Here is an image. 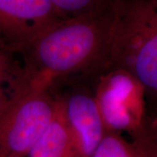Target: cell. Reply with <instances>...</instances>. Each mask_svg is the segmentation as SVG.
<instances>
[{"label":"cell","instance_id":"obj_1","mask_svg":"<svg viewBox=\"0 0 157 157\" xmlns=\"http://www.w3.org/2000/svg\"><path fill=\"white\" fill-rule=\"evenodd\" d=\"M111 8L87 17L59 21L20 53L33 88L50 89L70 79L94 84L109 69L114 20Z\"/></svg>","mask_w":157,"mask_h":157},{"label":"cell","instance_id":"obj_2","mask_svg":"<svg viewBox=\"0 0 157 157\" xmlns=\"http://www.w3.org/2000/svg\"><path fill=\"white\" fill-rule=\"evenodd\" d=\"M109 69L136 78L147 104L157 105V0H114Z\"/></svg>","mask_w":157,"mask_h":157},{"label":"cell","instance_id":"obj_3","mask_svg":"<svg viewBox=\"0 0 157 157\" xmlns=\"http://www.w3.org/2000/svg\"><path fill=\"white\" fill-rule=\"evenodd\" d=\"M96 104L106 133H127L132 140L151 127L143 86L121 69H108L94 86Z\"/></svg>","mask_w":157,"mask_h":157},{"label":"cell","instance_id":"obj_4","mask_svg":"<svg viewBox=\"0 0 157 157\" xmlns=\"http://www.w3.org/2000/svg\"><path fill=\"white\" fill-rule=\"evenodd\" d=\"M56 109L50 89L34 87L23 95L0 118V157H27Z\"/></svg>","mask_w":157,"mask_h":157},{"label":"cell","instance_id":"obj_5","mask_svg":"<svg viewBox=\"0 0 157 157\" xmlns=\"http://www.w3.org/2000/svg\"><path fill=\"white\" fill-rule=\"evenodd\" d=\"M59 84L67 85V89L61 93L51 91L59 102L66 118L73 157H92L106 135L94 85L81 79H70Z\"/></svg>","mask_w":157,"mask_h":157},{"label":"cell","instance_id":"obj_6","mask_svg":"<svg viewBox=\"0 0 157 157\" xmlns=\"http://www.w3.org/2000/svg\"><path fill=\"white\" fill-rule=\"evenodd\" d=\"M59 21L52 0H0V45L20 54Z\"/></svg>","mask_w":157,"mask_h":157},{"label":"cell","instance_id":"obj_7","mask_svg":"<svg viewBox=\"0 0 157 157\" xmlns=\"http://www.w3.org/2000/svg\"><path fill=\"white\" fill-rule=\"evenodd\" d=\"M17 55L18 53L0 45V118L16 101L33 89L23 59L18 60Z\"/></svg>","mask_w":157,"mask_h":157},{"label":"cell","instance_id":"obj_8","mask_svg":"<svg viewBox=\"0 0 157 157\" xmlns=\"http://www.w3.org/2000/svg\"><path fill=\"white\" fill-rule=\"evenodd\" d=\"M56 98V97H55ZM55 115L27 157H73L72 139L61 106L57 100Z\"/></svg>","mask_w":157,"mask_h":157},{"label":"cell","instance_id":"obj_9","mask_svg":"<svg viewBox=\"0 0 157 157\" xmlns=\"http://www.w3.org/2000/svg\"><path fill=\"white\" fill-rule=\"evenodd\" d=\"M60 21L101 13L111 8L113 0H52Z\"/></svg>","mask_w":157,"mask_h":157},{"label":"cell","instance_id":"obj_10","mask_svg":"<svg viewBox=\"0 0 157 157\" xmlns=\"http://www.w3.org/2000/svg\"><path fill=\"white\" fill-rule=\"evenodd\" d=\"M92 157H140L137 143L128 141L122 135L106 133Z\"/></svg>","mask_w":157,"mask_h":157},{"label":"cell","instance_id":"obj_11","mask_svg":"<svg viewBox=\"0 0 157 157\" xmlns=\"http://www.w3.org/2000/svg\"><path fill=\"white\" fill-rule=\"evenodd\" d=\"M140 148V157H157V129L154 127L144 135L133 140Z\"/></svg>","mask_w":157,"mask_h":157},{"label":"cell","instance_id":"obj_12","mask_svg":"<svg viewBox=\"0 0 157 157\" xmlns=\"http://www.w3.org/2000/svg\"><path fill=\"white\" fill-rule=\"evenodd\" d=\"M148 118L151 122V125L157 129V105L149 109V113H148Z\"/></svg>","mask_w":157,"mask_h":157}]
</instances>
